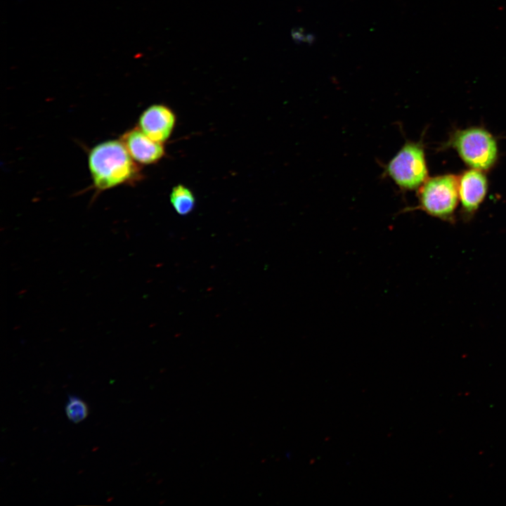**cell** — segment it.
I'll use <instances>...</instances> for the list:
<instances>
[{
    "mask_svg": "<svg viewBox=\"0 0 506 506\" xmlns=\"http://www.w3.org/2000/svg\"><path fill=\"white\" fill-rule=\"evenodd\" d=\"M88 164L98 190L133 185L143 179L140 164L131 157L120 140L103 141L93 147L89 153Z\"/></svg>",
    "mask_w": 506,
    "mask_h": 506,
    "instance_id": "1",
    "label": "cell"
},
{
    "mask_svg": "<svg viewBox=\"0 0 506 506\" xmlns=\"http://www.w3.org/2000/svg\"><path fill=\"white\" fill-rule=\"evenodd\" d=\"M418 205L406 207L401 213L421 210L448 222L454 221L459 200L458 179L452 174L428 178L418 188Z\"/></svg>",
    "mask_w": 506,
    "mask_h": 506,
    "instance_id": "2",
    "label": "cell"
},
{
    "mask_svg": "<svg viewBox=\"0 0 506 506\" xmlns=\"http://www.w3.org/2000/svg\"><path fill=\"white\" fill-rule=\"evenodd\" d=\"M383 174L401 190L419 188L428 179L424 146L421 141H406L385 165Z\"/></svg>",
    "mask_w": 506,
    "mask_h": 506,
    "instance_id": "3",
    "label": "cell"
},
{
    "mask_svg": "<svg viewBox=\"0 0 506 506\" xmlns=\"http://www.w3.org/2000/svg\"><path fill=\"white\" fill-rule=\"evenodd\" d=\"M446 146L455 148L468 166L481 171L491 168L498 156L495 138L479 127L455 131Z\"/></svg>",
    "mask_w": 506,
    "mask_h": 506,
    "instance_id": "4",
    "label": "cell"
},
{
    "mask_svg": "<svg viewBox=\"0 0 506 506\" xmlns=\"http://www.w3.org/2000/svg\"><path fill=\"white\" fill-rule=\"evenodd\" d=\"M176 124V116L169 106L154 104L141 114L138 127L153 140L164 143L171 137Z\"/></svg>",
    "mask_w": 506,
    "mask_h": 506,
    "instance_id": "5",
    "label": "cell"
},
{
    "mask_svg": "<svg viewBox=\"0 0 506 506\" xmlns=\"http://www.w3.org/2000/svg\"><path fill=\"white\" fill-rule=\"evenodd\" d=\"M120 141L131 157L139 164H156L165 155L164 143L153 140L138 126L125 131Z\"/></svg>",
    "mask_w": 506,
    "mask_h": 506,
    "instance_id": "6",
    "label": "cell"
},
{
    "mask_svg": "<svg viewBox=\"0 0 506 506\" xmlns=\"http://www.w3.org/2000/svg\"><path fill=\"white\" fill-rule=\"evenodd\" d=\"M488 183L481 170L471 169L458 179V193L462 209L466 219L478 209L487 192Z\"/></svg>",
    "mask_w": 506,
    "mask_h": 506,
    "instance_id": "7",
    "label": "cell"
},
{
    "mask_svg": "<svg viewBox=\"0 0 506 506\" xmlns=\"http://www.w3.org/2000/svg\"><path fill=\"white\" fill-rule=\"evenodd\" d=\"M169 199L174 210L182 216L190 214L195 206V197L193 191L183 184H178L172 188Z\"/></svg>",
    "mask_w": 506,
    "mask_h": 506,
    "instance_id": "8",
    "label": "cell"
},
{
    "mask_svg": "<svg viewBox=\"0 0 506 506\" xmlns=\"http://www.w3.org/2000/svg\"><path fill=\"white\" fill-rule=\"evenodd\" d=\"M88 407L86 403L78 397L70 396L65 406V413L68 419L74 423H79L88 415Z\"/></svg>",
    "mask_w": 506,
    "mask_h": 506,
    "instance_id": "9",
    "label": "cell"
}]
</instances>
